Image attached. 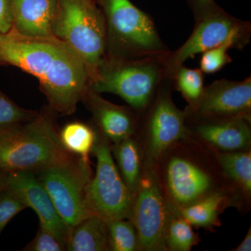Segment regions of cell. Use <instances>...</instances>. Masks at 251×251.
I'll return each mask as SVG.
<instances>
[{"label": "cell", "mask_w": 251, "mask_h": 251, "mask_svg": "<svg viewBox=\"0 0 251 251\" xmlns=\"http://www.w3.org/2000/svg\"><path fill=\"white\" fill-rule=\"evenodd\" d=\"M106 222L109 250L139 251L138 234L130 219H112Z\"/></svg>", "instance_id": "cell-24"}, {"label": "cell", "mask_w": 251, "mask_h": 251, "mask_svg": "<svg viewBox=\"0 0 251 251\" xmlns=\"http://www.w3.org/2000/svg\"><path fill=\"white\" fill-rule=\"evenodd\" d=\"M188 117L244 118L251 120V77L221 79L204 87L201 99L184 109Z\"/></svg>", "instance_id": "cell-12"}, {"label": "cell", "mask_w": 251, "mask_h": 251, "mask_svg": "<svg viewBox=\"0 0 251 251\" xmlns=\"http://www.w3.org/2000/svg\"><path fill=\"white\" fill-rule=\"evenodd\" d=\"M106 25L105 58L136 59L169 52L152 18L130 0H97Z\"/></svg>", "instance_id": "cell-4"}, {"label": "cell", "mask_w": 251, "mask_h": 251, "mask_svg": "<svg viewBox=\"0 0 251 251\" xmlns=\"http://www.w3.org/2000/svg\"><path fill=\"white\" fill-rule=\"evenodd\" d=\"M186 1L194 16L195 21L205 16L218 6L215 0H186Z\"/></svg>", "instance_id": "cell-29"}, {"label": "cell", "mask_w": 251, "mask_h": 251, "mask_svg": "<svg viewBox=\"0 0 251 251\" xmlns=\"http://www.w3.org/2000/svg\"><path fill=\"white\" fill-rule=\"evenodd\" d=\"M251 251V227H249L247 235L244 237V240L241 244L232 249V251Z\"/></svg>", "instance_id": "cell-31"}, {"label": "cell", "mask_w": 251, "mask_h": 251, "mask_svg": "<svg viewBox=\"0 0 251 251\" xmlns=\"http://www.w3.org/2000/svg\"><path fill=\"white\" fill-rule=\"evenodd\" d=\"M69 251H109L107 222L92 214L82 220L69 231L67 244Z\"/></svg>", "instance_id": "cell-18"}, {"label": "cell", "mask_w": 251, "mask_h": 251, "mask_svg": "<svg viewBox=\"0 0 251 251\" xmlns=\"http://www.w3.org/2000/svg\"><path fill=\"white\" fill-rule=\"evenodd\" d=\"M231 49L229 45H224L203 52L200 69L204 74H213L219 72L225 66L232 62V58L227 53L228 50Z\"/></svg>", "instance_id": "cell-27"}, {"label": "cell", "mask_w": 251, "mask_h": 251, "mask_svg": "<svg viewBox=\"0 0 251 251\" xmlns=\"http://www.w3.org/2000/svg\"><path fill=\"white\" fill-rule=\"evenodd\" d=\"M62 146L74 156L90 162V155L93 152L97 132L93 125L80 122L68 123L59 132Z\"/></svg>", "instance_id": "cell-21"}, {"label": "cell", "mask_w": 251, "mask_h": 251, "mask_svg": "<svg viewBox=\"0 0 251 251\" xmlns=\"http://www.w3.org/2000/svg\"><path fill=\"white\" fill-rule=\"evenodd\" d=\"M168 214L153 168L143 167L130 219L138 234L139 251H167L165 232Z\"/></svg>", "instance_id": "cell-11"}, {"label": "cell", "mask_w": 251, "mask_h": 251, "mask_svg": "<svg viewBox=\"0 0 251 251\" xmlns=\"http://www.w3.org/2000/svg\"><path fill=\"white\" fill-rule=\"evenodd\" d=\"M251 36L250 22L231 16L217 6L196 21L192 34L179 49L164 56L166 77L190 58L209 50L229 45L242 50L249 44Z\"/></svg>", "instance_id": "cell-8"}, {"label": "cell", "mask_w": 251, "mask_h": 251, "mask_svg": "<svg viewBox=\"0 0 251 251\" xmlns=\"http://www.w3.org/2000/svg\"></svg>", "instance_id": "cell-34"}, {"label": "cell", "mask_w": 251, "mask_h": 251, "mask_svg": "<svg viewBox=\"0 0 251 251\" xmlns=\"http://www.w3.org/2000/svg\"><path fill=\"white\" fill-rule=\"evenodd\" d=\"M111 151L124 182L135 196L139 187L143 166L139 146L134 135L112 144Z\"/></svg>", "instance_id": "cell-20"}, {"label": "cell", "mask_w": 251, "mask_h": 251, "mask_svg": "<svg viewBox=\"0 0 251 251\" xmlns=\"http://www.w3.org/2000/svg\"><path fill=\"white\" fill-rule=\"evenodd\" d=\"M97 132L92 152L97 158V168L87 188V205L92 214L106 221L130 219L135 195L126 186L117 169L111 143Z\"/></svg>", "instance_id": "cell-9"}, {"label": "cell", "mask_w": 251, "mask_h": 251, "mask_svg": "<svg viewBox=\"0 0 251 251\" xmlns=\"http://www.w3.org/2000/svg\"><path fill=\"white\" fill-rule=\"evenodd\" d=\"M27 208V204L12 190L6 187L0 191V234L14 216Z\"/></svg>", "instance_id": "cell-26"}, {"label": "cell", "mask_w": 251, "mask_h": 251, "mask_svg": "<svg viewBox=\"0 0 251 251\" xmlns=\"http://www.w3.org/2000/svg\"><path fill=\"white\" fill-rule=\"evenodd\" d=\"M2 64H3V63L1 62V60H0V65H2Z\"/></svg>", "instance_id": "cell-33"}, {"label": "cell", "mask_w": 251, "mask_h": 251, "mask_svg": "<svg viewBox=\"0 0 251 251\" xmlns=\"http://www.w3.org/2000/svg\"><path fill=\"white\" fill-rule=\"evenodd\" d=\"M22 251H67V249L65 244L59 240L53 234L39 226L35 237Z\"/></svg>", "instance_id": "cell-28"}, {"label": "cell", "mask_w": 251, "mask_h": 251, "mask_svg": "<svg viewBox=\"0 0 251 251\" xmlns=\"http://www.w3.org/2000/svg\"><path fill=\"white\" fill-rule=\"evenodd\" d=\"M61 0H10L13 28L32 37L53 36Z\"/></svg>", "instance_id": "cell-16"}, {"label": "cell", "mask_w": 251, "mask_h": 251, "mask_svg": "<svg viewBox=\"0 0 251 251\" xmlns=\"http://www.w3.org/2000/svg\"><path fill=\"white\" fill-rule=\"evenodd\" d=\"M231 206H233V202L228 195L216 193L175 211L187 220L193 227L215 232L216 227H221L222 225L220 216Z\"/></svg>", "instance_id": "cell-19"}, {"label": "cell", "mask_w": 251, "mask_h": 251, "mask_svg": "<svg viewBox=\"0 0 251 251\" xmlns=\"http://www.w3.org/2000/svg\"><path fill=\"white\" fill-rule=\"evenodd\" d=\"M6 187L17 193L27 207L35 211L40 222L39 226L67 244L70 228L59 216L49 193L34 173L16 171L8 173Z\"/></svg>", "instance_id": "cell-14"}, {"label": "cell", "mask_w": 251, "mask_h": 251, "mask_svg": "<svg viewBox=\"0 0 251 251\" xmlns=\"http://www.w3.org/2000/svg\"><path fill=\"white\" fill-rule=\"evenodd\" d=\"M82 102L92 113L94 128L111 145L135 134L140 112L129 105H118L105 100L90 85Z\"/></svg>", "instance_id": "cell-15"}, {"label": "cell", "mask_w": 251, "mask_h": 251, "mask_svg": "<svg viewBox=\"0 0 251 251\" xmlns=\"http://www.w3.org/2000/svg\"><path fill=\"white\" fill-rule=\"evenodd\" d=\"M53 36L80 57L90 80L105 58L106 50L105 16L97 0H61Z\"/></svg>", "instance_id": "cell-6"}, {"label": "cell", "mask_w": 251, "mask_h": 251, "mask_svg": "<svg viewBox=\"0 0 251 251\" xmlns=\"http://www.w3.org/2000/svg\"><path fill=\"white\" fill-rule=\"evenodd\" d=\"M172 80L173 90L179 92L187 102L188 107L198 103L204 90V74L200 69H190L184 64L173 73Z\"/></svg>", "instance_id": "cell-23"}, {"label": "cell", "mask_w": 251, "mask_h": 251, "mask_svg": "<svg viewBox=\"0 0 251 251\" xmlns=\"http://www.w3.org/2000/svg\"><path fill=\"white\" fill-rule=\"evenodd\" d=\"M153 168L169 209L179 210L211 195L225 193L232 199L233 207L244 213L214 150L190 135L167 149Z\"/></svg>", "instance_id": "cell-2"}, {"label": "cell", "mask_w": 251, "mask_h": 251, "mask_svg": "<svg viewBox=\"0 0 251 251\" xmlns=\"http://www.w3.org/2000/svg\"><path fill=\"white\" fill-rule=\"evenodd\" d=\"M172 80L166 77L143 111L135 130L143 167L153 168L162 153L175 142L187 136L186 112L173 99Z\"/></svg>", "instance_id": "cell-7"}, {"label": "cell", "mask_w": 251, "mask_h": 251, "mask_svg": "<svg viewBox=\"0 0 251 251\" xmlns=\"http://www.w3.org/2000/svg\"><path fill=\"white\" fill-rule=\"evenodd\" d=\"M13 28L10 0H0V34H6Z\"/></svg>", "instance_id": "cell-30"}, {"label": "cell", "mask_w": 251, "mask_h": 251, "mask_svg": "<svg viewBox=\"0 0 251 251\" xmlns=\"http://www.w3.org/2000/svg\"><path fill=\"white\" fill-rule=\"evenodd\" d=\"M69 228L92 215L87 205V188L92 179L90 162L75 156L70 163L34 173Z\"/></svg>", "instance_id": "cell-10"}, {"label": "cell", "mask_w": 251, "mask_h": 251, "mask_svg": "<svg viewBox=\"0 0 251 251\" xmlns=\"http://www.w3.org/2000/svg\"><path fill=\"white\" fill-rule=\"evenodd\" d=\"M200 242L199 234L194 232L187 220L177 211L169 209L165 232L167 251H190Z\"/></svg>", "instance_id": "cell-22"}, {"label": "cell", "mask_w": 251, "mask_h": 251, "mask_svg": "<svg viewBox=\"0 0 251 251\" xmlns=\"http://www.w3.org/2000/svg\"><path fill=\"white\" fill-rule=\"evenodd\" d=\"M75 156L62 146L49 110L29 121L0 128V171L37 172L67 164Z\"/></svg>", "instance_id": "cell-3"}, {"label": "cell", "mask_w": 251, "mask_h": 251, "mask_svg": "<svg viewBox=\"0 0 251 251\" xmlns=\"http://www.w3.org/2000/svg\"><path fill=\"white\" fill-rule=\"evenodd\" d=\"M166 54L136 59L104 58L91 77L90 87L99 94H116L141 112L166 77Z\"/></svg>", "instance_id": "cell-5"}, {"label": "cell", "mask_w": 251, "mask_h": 251, "mask_svg": "<svg viewBox=\"0 0 251 251\" xmlns=\"http://www.w3.org/2000/svg\"><path fill=\"white\" fill-rule=\"evenodd\" d=\"M188 135L219 151L251 150V120L186 116Z\"/></svg>", "instance_id": "cell-13"}, {"label": "cell", "mask_w": 251, "mask_h": 251, "mask_svg": "<svg viewBox=\"0 0 251 251\" xmlns=\"http://www.w3.org/2000/svg\"><path fill=\"white\" fill-rule=\"evenodd\" d=\"M8 173L7 172L0 171V191L6 188Z\"/></svg>", "instance_id": "cell-32"}, {"label": "cell", "mask_w": 251, "mask_h": 251, "mask_svg": "<svg viewBox=\"0 0 251 251\" xmlns=\"http://www.w3.org/2000/svg\"><path fill=\"white\" fill-rule=\"evenodd\" d=\"M38 112L21 108L0 90V128L29 121Z\"/></svg>", "instance_id": "cell-25"}, {"label": "cell", "mask_w": 251, "mask_h": 251, "mask_svg": "<svg viewBox=\"0 0 251 251\" xmlns=\"http://www.w3.org/2000/svg\"><path fill=\"white\" fill-rule=\"evenodd\" d=\"M0 60L36 77L50 108L62 115L75 112L90 85L85 64L54 36H24L12 28L0 34Z\"/></svg>", "instance_id": "cell-1"}, {"label": "cell", "mask_w": 251, "mask_h": 251, "mask_svg": "<svg viewBox=\"0 0 251 251\" xmlns=\"http://www.w3.org/2000/svg\"><path fill=\"white\" fill-rule=\"evenodd\" d=\"M214 151L225 175L240 199L244 213L248 212L251 206V150Z\"/></svg>", "instance_id": "cell-17"}]
</instances>
